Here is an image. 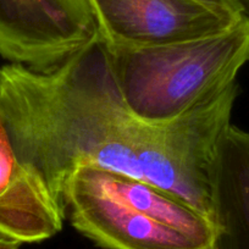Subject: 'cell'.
<instances>
[{"label": "cell", "instance_id": "obj_1", "mask_svg": "<svg viewBox=\"0 0 249 249\" xmlns=\"http://www.w3.org/2000/svg\"><path fill=\"white\" fill-rule=\"evenodd\" d=\"M237 94L234 82L174 121H142L124 104L100 38L54 72L0 66V119L61 207L68 177L90 165L154 184L213 219V165Z\"/></svg>", "mask_w": 249, "mask_h": 249}, {"label": "cell", "instance_id": "obj_2", "mask_svg": "<svg viewBox=\"0 0 249 249\" xmlns=\"http://www.w3.org/2000/svg\"><path fill=\"white\" fill-rule=\"evenodd\" d=\"M62 207L81 234L105 249H213L215 225L152 183L90 165L64 183Z\"/></svg>", "mask_w": 249, "mask_h": 249}, {"label": "cell", "instance_id": "obj_3", "mask_svg": "<svg viewBox=\"0 0 249 249\" xmlns=\"http://www.w3.org/2000/svg\"><path fill=\"white\" fill-rule=\"evenodd\" d=\"M107 49L130 111L142 121L166 124L236 82L249 60V18L200 39L144 48L107 45Z\"/></svg>", "mask_w": 249, "mask_h": 249}, {"label": "cell", "instance_id": "obj_4", "mask_svg": "<svg viewBox=\"0 0 249 249\" xmlns=\"http://www.w3.org/2000/svg\"><path fill=\"white\" fill-rule=\"evenodd\" d=\"M99 39L90 0H0V55L50 73Z\"/></svg>", "mask_w": 249, "mask_h": 249}, {"label": "cell", "instance_id": "obj_5", "mask_svg": "<svg viewBox=\"0 0 249 249\" xmlns=\"http://www.w3.org/2000/svg\"><path fill=\"white\" fill-rule=\"evenodd\" d=\"M99 38L110 47L144 48L229 31L246 16L204 0H90Z\"/></svg>", "mask_w": 249, "mask_h": 249}, {"label": "cell", "instance_id": "obj_6", "mask_svg": "<svg viewBox=\"0 0 249 249\" xmlns=\"http://www.w3.org/2000/svg\"><path fill=\"white\" fill-rule=\"evenodd\" d=\"M65 210L42 176L21 161L0 119V234L35 243L61 231Z\"/></svg>", "mask_w": 249, "mask_h": 249}, {"label": "cell", "instance_id": "obj_7", "mask_svg": "<svg viewBox=\"0 0 249 249\" xmlns=\"http://www.w3.org/2000/svg\"><path fill=\"white\" fill-rule=\"evenodd\" d=\"M213 249H249V132L230 126L212 172Z\"/></svg>", "mask_w": 249, "mask_h": 249}, {"label": "cell", "instance_id": "obj_8", "mask_svg": "<svg viewBox=\"0 0 249 249\" xmlns=\"http://www.w3.org/2000/svg\"><path fill=\"white\" fill-rule=\"evenodd\" d=\"M21 243L15 239L0 236V249H20Z\"/></svg>", "mask_w": 249, "mask_h": 249}, {"label": "cell", "instance_id": "obj_9", "mask_svg": "<svg viewBox=\"0 0 249 249\" xmlns=\"http://www.w3.org/2000/svg\"><path fill=\"white\" fill-rule=\"evenodd\" d=\"M232 1L238 6L241 13L249 18V0H232Z\"/></svg>", "mask_w": 249, "mask_h": 249}, {"label": "cell", "instance_id": "obj_10", "mask_svg": "<svg viewBox=\"0 0 249 249\" xmlns=\"http://www.w3.org/2000/svg\"><path fill=\"white\" fill-rule=\"evenodd\" d=\"M204 1H208V3H213V4H219V5H225V6H232V8L238 9V6L232 1V0H204ZM239 10V9H238ZM241 11V10H239Z\"/></svg>", "mask_w": 249, "mask_h": 249}]
</instances>
